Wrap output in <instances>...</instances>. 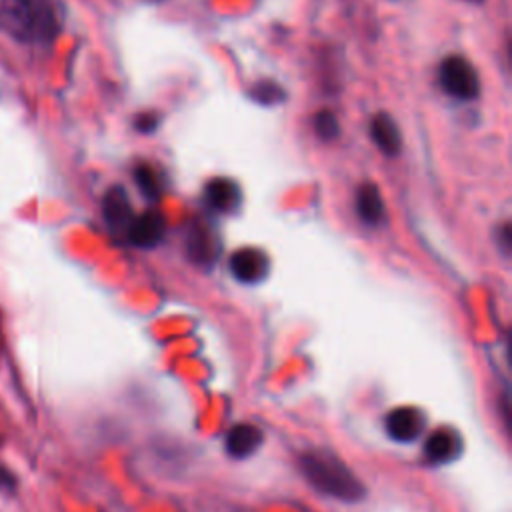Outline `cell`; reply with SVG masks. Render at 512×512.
Returning <instances> with one entry per match:
<instances>
[{"label": "cell", "mask_w": 512, "mask_h": 512, "mask_svg": "<svg viewBox=\"0 0 512 512\" xmlns=\"http://www.w3.org/2000/svg\"><path fill=\"white\" fill-rule=\"evenodd\" d=\"M462 452V438L450 428L434 430L424 442V456L430 464H444L458 458Z\"/></svg>", "instance_id": "6"}, {"label": "cell", "mask_w": 512, "mask_h": 512, "mask_svg": "<svg viewBox=\"0 0 512 512\" xmlns=\"http://www.w3.org/2000/svg\"><path fill=\"white\" fill-rule=\"evenodd\" d=\"M206 202L218 212H232L240 204V188L230 178H212L206 182Z\"/></svg>", "instance_id": "11"}, {"label": "cell", "mask_w": 512, "mask_h": 512, "mask_svg": "<svg viewBox=\"0 0 512 512\" xmlns=\"http://www.w3.org/2000/svg\"><path fill=\"white\" fill-rule=\"evenodd\" d=\"M356 210L366 224H378L384 216V202L380 190L372 182H364L356 192Z\"/></svg>", "instance_id": "13"}, {"label": "cell", "mask_w": 512, "mask_h": 512, "mask_svg": "<svg viewBox=\"0 0 512 512\" xmlns=\"http://www.w3.org/2000/svg\"><path fill=\"white\" fill-rule=\"evenodd\" d=\"M470 2H482V0H470Z\"/></svg>", "instance_id": "19"}, {"label": "cell", "mask_w": 512, "mask_h": 512, "mask_svg": "<svg viewBox=\"0 0 512 512\" xmlns=\"http://www.w3.org/2000/svg\"><path fill=\"white\" fill-rule=\"evenodd\" d=\"M314 130L322 140H334L340 132L338 128V120L330 110H320L314 116Z\"/></svg>", "instance_id": "16"}, {"label": "cell", "mask_w": 512, "mask_h": 512, "mask_svg": "<svg viewBox=\"0 0 512 512\" xmlns=\"http://www.w3.org/2000/svg\"><path fill=\"white\" fill-rule=\"evenodd\" d=\"M128 240L140 248H150L160 242L164 234V218L156 210H146L136 216L128 226Z\"/></svg>", "instance_id": "7"}, {"label": "cell", "mask_w": 512, "mask_h": 512, "mask_svg": "<svg viewBox=\"0 0 512 512\" xmlns=\"http://www.w3.org/2000/svg\"><path fill=\"white\" fill-rule=\"evenodd\" d=\"M384 426H386V432L390 438H394L398 442H412L424 432L426 416L420 408L400 406L386 414Z\"/></svg>", "instance_id": "4"}, {"label": "cell", "mask_w": 512, "mask_h": 512, "mask_svg": "<svg viewBox=\"0 0 512 512\" xmlns=\"http://www.w3.org/2000/svg\"><path fill=\"white\" fill-rule=\"evenodd\" d=\"M270 262L268 256L260 250V248H240L230 256V270L234 274L236 280L246 282V284H254L260 282L266 274H268Z\"/></svg>", "instance_id": "5"}, {"label": "cell", "mask_w": 512, "mask_h": 512, "mask_svg": "<svg viewBox=\"0 0 512 512\" xmlns=\"http://www.w3.org/2000/svg\"><path fill=\"white\" fill-rule=\"evenodd\" d=\"M440 84L446 94L458 100H470L478 96L480 82L474 66L464 56H448L440 64Z\"/></svg>", "instance_id": "3"}, {"label": "cell", "mask_w": 512, "mask_h": 512, "mask_svg": "<svg viewBox=\"0 0 512 512\" xmlns=\"http://www.w3.org/2000/svg\"><path fill=\"white\" fill-rule=\"evenodd\" d=\"M262 440H264V436L258 426L236 424L226 436V452L234 458H248L250 454H254L260 448Z\"/></svg>", "instance_id": "10"}, {"label": "cell", "mask_w": 512, "mask_h": 512, "mask_svg": "<svg viewBox=\"0 0 512 512\" xmlns=\"http://www.w3.org/2000/svg\"><path fill=\"white\" fill-rule=\"evenodd\" d=\"M102 214H104L106 224L112 230H128V226L134 220V216H132V206L128 202L126 190L122 186H112L104 194Z\"/></svg>", "instance_id": "8"}, {"label": "cell", "mask_w": 512, "mask_h": 512, "mask_svg": "<svg viewBox=\"0 0 512 512\" xmlns=\"http://www.w3.org/2000/svg\"><path fill=\"white\" fill-rule=\"evenodd\" d=\"M298 466L304 478L322 494L356 502L364 496L362 482L354 476V472L332 452L328 450H308L300 456Z\"/></svg>", "instance_id": "2"}, {"label": "cell", "mask_w": 512, "mask_h": 512, "mask_svg": "<svg viewBox=\"0 0 512 512\" xmlns=\"http://www.w3.org/2000/svg\"><path fill=\"white\" fill-rule=\"evenodd\" d=\"M58 28L56 10L48 0H0V30L16 42H50Z\"/></svg>", "instance_id": "1"}, {"label": "cell", "mask_w": 512, "mask_h": 512, "mask_svg": "<svg viewBox=\"0 0 512 512\" xmlns=\"http://www.w3.org/2000/svg\"><path fill=\"white\" fill-rule=\"evenodd\" d=\"M134 126L140 132H152L158 126V116L154 112H142V114L136 116Z\"/></svg>", "instance_id": "17"}, {"label": "cell", "mask_w": 512, "mask_h": 512, "mask_svg": "<svg viewBox=\"0 0 512 512\" xmlns=\"http://www.w3.org/2000/svg\"><path fill=\"white\" fill-rule=\"evenodd\" d=\"M14 486H16V478L12 476V472L0 466V488H4V490H12Z\"/></svg>", "instance_id": "18"}, {"label": "cell", "mask_w": 512, "mask_h": 512, "mask_svg": "<svg viewBox=\"0 0 512 512\" xmlns=\"http://www.w3.org/2000/svg\"><path fill=\"white\" fill-rule=\"evenodd\" d=\"M134 180L140 188V192L148 198V200H158L162 194V184H160V176L158 172L150 166V164H140L134 170Z\"/></svg>", "instance_id": "14"}, {"label": "cell", "mask_w": 512, "mask_h": 512, "mask_svg": "<svg viewBox=\"0 0 512 512\" xmlns=\"http://www.w3.org/2000/svg\"><path fill=\"white\" fill-rule=\"evenodd\" d=\"M252 96L260 102V104H278L286 98L284 90L272 82V80H260L252 86Z\"/></svg>", "instance_id": "15"}, {"label": "cell", "mask_w": 512, "mask_h": 512, "mask_svg": "<svg viewBox=\"0 0 512 512\" xmlns=\"http://www.w3.org/2000/svg\"><path fill=\"white\" fill-rule=\"evenodd\" d=\"M370 134H372V140L376 142V146L388 154V156H394L398 150H400V130L396 126V122L392 120L390 114L386 112H380L372 118L370 122Z\"/></svg>", "instance_id": "12"}, {"label": "cell", "mask_w": 512, "mask_h": 512, "mask_svg": "<svg viewBox=\"0 0 512 512\" xmlns=\"http://www.w3.org/2000/svg\"><path fill=\"white\" fill-rule=\"evenodd\" d=\"M186 248L194 262L210 264L218 256V238L210 226L204 222H194L188 232Z\"/></svg>", "instance_id": "9"}]
</instances>
